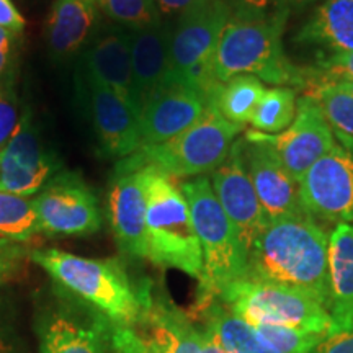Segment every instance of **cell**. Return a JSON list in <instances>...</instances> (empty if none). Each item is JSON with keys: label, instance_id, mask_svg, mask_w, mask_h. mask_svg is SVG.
Returning <instances> with one entry per match:
<instances>
[{"label": "cell", "instance_id": "obj_1", "mask_svg": "<svg viewBox=\"0 0 353 353\" xmlns=\"http://www.w3.org/2000/svg\"><path fill=\"white\" fill-rule=\"evenodd\" d=\"M247 276L304 291L329 311V239L309 216L270 221L249 250Z\"/></svg>", "mask_w": 353, "mask_h": 353}, {"label": "cell", "instance_id": "obj_2", "mask_svg": "<svg viewBox=\"0 0 353 353\" xmlns=\"http://www.w3.org/2000/svg\"><path fill=\"white\" fill-rule=\"evenodd\" d=\"M288 10L273 13L247 12L239 8L224 26L213 61V81L250 74L273 87L304 88V68H298L283 51V32Z\"/></svg>", "mask_w": 353, "mask_h": 353}, {"label": "cell", "instance_id": "obj_3", "mask_svg": "<svg viewBox=\"0 0 353 353\" xmlns=\"http://www.w3.org/2000/svg\"><path fill=\"white\" fill-rule=\"evenodd\" d=\"M30 257L56 285L114 325L132 327L143 316L149 281L132 283L114 259H88L59 249L33 250Z\"/></svg>", "mask_w": 353, "mask_h": 353}, {"label": "cell", "instance_id": "obj_4", "mask_svg": "<svg viewBox=\"0 0 353 353\" xmlns=\"http://www.w3.org/2000/svg\"><path fill=\"white\" fill-rule=\"evenodd\" d=\"M187 196L203 254V272L196 293V307L203 312L218 301L236 281L247 276L249 252L236 228L224 213L206 175L180 185Z\"/></svg>", "mask_w": 353, "mask_h": 353}, {"label": "cell", "instance_id": "obj_5", "mask_svg": "<svg viewBox=\"0 0 353 353\" xmlns=\"http://www.w3.org/2000/svg\"><path fill=\"white\" fill-rule=\"evenodd\" d=\"M145 259L156 267L174 268L200 280L203 254L187 196L175 180L144 165Z\"/></svg>", "mask_w": 353, "mask_h": 353}, {"label": "cell", "instance_id": "obj_6", "mask_svg": "<svg viewBox=\"0 0 353 353\" xmlns=\"http://www.w3.org/2000/svg\"><path fill=\"white\" fill-rule=\"evenodd\" d=\"M244 126L234 125L213 105L192 128L167 143L141 148L121 159L131 167L151 165L172 179H195L213 174L226 161Z\"/></svg>", "mask_w": 353, "mask_h": 353}, {"label": "cell", "instance_id": "obj_7", "mask_svg": "<svg viewBox=\"0 0 353 353\" xmlns=\"http://www.w3.org/2000/svg\"><path fill=\"white\" fill-rule=\"evenodd\" d=\"M232 10L226 0H201L179 17L169 37V82L196 88L208 97L219 85L213 81V61Z\"/></svg>", "mask_w": 353, "mask_h": 353}, {"label": "cell", "instance_id": "obj_8", "mask_svg": "<svg viewBox=\"0 0 353 353\" xmlns=\"http://www.w3.org/2000/svg\"><path fill=\"white\" fill-rule=\"evenodd\" d=\"M219 299L250 325L272 324L334 334L327 309L307 293L290 286L245 276L229 286Z\"/></svg>", "mask_w": 353, "mask_h": 353}, {"label": "cell", "instance_id": "obj_9", "mask_svg": "<svg viewBox=\"0 0 353 353\" xmlns=\"http://www.w3.org/2000/svg\"><path fill=\"white\" fill-rule=\"evenodd\" d=\"M39 232L52 237H83L99 232L101 210L99 198L85 179L63 170L33 198Z\"/></svg>", "mask_w": 353, "mask_h": 353}, {"label": "cell", "instance_id": "obj_10", "mask_svg": "<svg viewBox=\"0 0 353 353\" xmlns=\"http://www.w3.org/2000/svg\"><path fill=\"white\" fill-rule=\"evenodd\" d=\"M335 144L299 182L303 208L312 219L353 221V139L335 134Z\"/></svg>", "mask_w": 353, "mask_h": 353}, {"label": "cell", "instance_id": "obj_11", "mask_svg": "<svg viewBox=\"0 0 353 353\" xmlns=\"http://www.w3.org/2000/svg\"><path fill=\"white\" fill-rule=\"evenodd\" d=\"M64 170V162L51 148L30 110L0 152V192L25 198L37 196L52 176Z\"/></svg>", "mask_w": 353, "mask_h": 353}, {"label": "cell", "instance_id": "obj_12", "mask_svg": "<svg viewBox=\"0 0 353 353\" xmlns=\"http://www.w3.org/2000/svg\"><path fill=\"white\" fill-rule=\"evenodd\" d=\"M108 324L103 316L64 291L39 317V352L108 353Z\"/></svg>", "mask_w": 353, "mask_h": 353}, {"label": "cell", "instance_id": "obj_13", "mask_svg": "<svg viewBox=\"0 0 353 353\" xmlns=\"http://www.w3.org/2000/svg\"><path fill=\"white\" fill-rule=\"evenodd\" d=\"M77 90L101 154L121 161L138 152L141 149L139 113L134 107L105 83L79 70Z\"/></svg>", "mask_w": 353, "mask_h": 353}, {"label": "cell", "instance_id": "obj_14", "mask_svg": "<svg viewBox=\"0 0 353 353\" xmlns=\"http://www.w3.org/2000/svg\"><path fill=\"white\" fill-rule=\"evenodd\" d=\"M245 138L267 144L298 183L337 141L319 105L307 95H303L298 101L296 118L288 130L278 134L249 131Z\"/></svg>", "mask_w": 353, "mask_h": 353}, {"label": "cell", "instance_id": "obj_15", "mask_svg": "<svg viewBox=\"0 0 353 353\" xmlns=\"http://www.w3.org/2000/svg\"><path fill=\"white\" fill-rule=\"evenodd\" d=\"M210 180L219 205L249 252L268 221L247 170L244 139L234 143L228 159L211 174Z\"/></svg>", "mask_w": 353, "mask_h": 353}, {"label": "cell", "instance_id": "obj_16", "mask_svg": "<svg viewBox=\"0 0 353 353\" xmlns=\"http://www.w3.org/2000/svg\"><path fill=\"white\" fill-rule=\"evenodd\" d=\"M211 107L208 97L182 83H167L139 114L141 148L167 143L192 128Z\"/></svg>", "mask_w": 353, "mask_h": 353}, {"label": "cell", "instance_id": "obj_17", "mask_svg": "<svg viewBox=\"0 0 353 353\" xmlns=\"http://www.w3.org/2000/svg\"><path fill=\"white\" fill-rule=\"evenodd\" d=\"M108 214L118 247L126 257L145 259V193L143 169L120 161L108 192Z\"/></svg>", "mask_w": 353, "mask_h": 353}, {"label": "cell", "instance_id": "obj_18", "mask_svg": "<svg viewBox=\"0 0 353 353\" xmlns=\"http://www.w3.org/2000/svg\"><path fill=\"white\" fill-rule=\"evenodd\" d=\"M244 159L268 223L307 216L303 208L299 183L267 144L244 138Z\"/></svg>", "mask_w": 353, "mask_h": 353}, {"label": "cell", "instance_id": "obj_19", "mask_svg": "<svg viewBox=\"0 0 353 353\" xmlns=\"http://www.w3.org/2000/svg\"><path fill=\"white\" fill-rule=\"evenodd\" d=\"M79 61V72L105 83L138 112L132 90L130 30L112 21L100 23Z\"/></svg>", "mask_w": 353, "mask_h": 353}, {"label": "cell", "instance_id": "obj_20", "mask_svg": "<svg viewBox=\"0 0 353 353\" xmlns=\"http://www.w3.org/2000/svg\"><path fill=\"white\" fill-rule=\"evenodd\" d=\"M134 330L161 353H203L201 330L182 309L157 293L152 283H149L143 316Z\"/></svg>", "mask_w": 353, "mask_h": 353}, {"label": "cell", "instance_id": "obj_21", "mask_svg": "<svg viewBox=\"0 0 353 353\" xmlns=\"http://www.w3.org/2000/svg\"><path fill=\"white\" fill-rule=\"evenodd\" d=\"M134 103L141 114L144 105L169 82L170 28L162 23L130 30Z\"/></svg>", "mask_w": 353, "mask_h": 353}, {"label": "cell", "instance_id": "obj_22", "mask_svg": "<svg viewBox=\"0 0 353 353\" xmlns=\"http://www.w3.org/2000/svg\"><path fill=\"white\" fill-rule=\"evenodd\" d=\"M97 0H54L46 21V41L56 61L81 56L99 28Z\"/></svg>", "mask_w": 353, "mask_h": 353}, {"label": "cell", "instance_id": "obj_23", "mask_svg": "<svg viewBox=\"0 0 353 353\" xmlns=\"http://www.w3.org/2000/svg\"><path fill=\"white\" fill-rule=\"evenodd\" d=\"M329 314L334 332L353 330V226L337 224L329 237Z\"/></svg>", "mask_w": 353, "mask_h": 353}, {"label": "cell", "instance_id": "obj_24", "mask_svg": "<svg viewBox=\"0 0 353 353\" xmlns=\"http://www.w3.org/2000/svg\"><path fill=\"white\" fill-rule=\"evenodd\" d=\"M294 41L322 51H353V0H325L309 17Z\"/></svg>", "mask_w": 353, "mask_h": 353}, {"label": "cell", "instance_id": "obj_25", "mask_svg": "<svg viewBox=\"0 0 353 353\" xmlns=\"http://www.w3.org/2000/svg\"><path fill=\"white\" fill-rule=\"evenodd\" d=\"M206 330L228 353H280L259 337L252 325L218 301L203 311Z\"/></svg>", "mask_w": 353, "mask_h": 353}, {"label": "cell", "instance_id": "obj_26", "mask_svg": "<svg viewBox=\"0 0 353 353\" xmlns=\"http://www.w3.org/2000/svg\"><path fill=\"white\" fill-rule=\"evenodd\" d=\"M265 92L263 82L250 74H242L219 83L210 99V105L234 125L244 126L257 108Z\"/></svg>", "mask_w": 353, "mask_h": 353}, {"label": "cell", "instance_id": "obj_27", "mask_svg": "<svg viewBox=\"0 0 353 353\" xmlns=\"http://www.w3.org/2000/svg\"><path fill=\"white\" fill-rule=\"evenodd\" d=\"M296 90L291 87L265 88L262 99L250 118L255 131L278 134L291 126L296 118Z\"/></svg>", "mask_w": 353, "mask_h": 353}, {"label": "cell", "instance_id": "obj_28", "mask_svg": "<svg viewBox=\"0 0 353 353\" xmlns=\"http://www.w3.org/2000/svg\"><path fill=\"white\" fill-rule=\"evenodd\" d=\"M39 234L33 198L0 192V241L21 244Z\"/></svg>", "mask_w": 353, "mask_h": 353}, {"label": "cell", "instance_id": "obj_29", "mask_svg": "<svg viewBox=\"0 0 353 353\" xmlns=\"http://www.w3.org/2000/svg\"><path fill=\"white\" fill-rule=\"evenodd\" d=\"M304 95L319 105L321 112L332 126L334 134L353 139V97L334 83H314L304 88Z\"/></svg>", "mask_w": 353, "mask_h": 353}, {"label": "cell", "instance_id": "obj_30", "mask_svg": "<svg viewBox=\"0 0 353 353\" xmlns=\"http://www.w3.org/2000/svg\"><path fill=\"white\" fill-rule=\"evenodd\" d=\"M255 332L262 341L280 353H312L329 334L317 330L285 327V325L254 324Z\"/></svg>", "mask_w": 353, "mask_h": 353}, {"label": "cell", "instance_id": "obj_31", "mask_svg": "<svg viewBox=\"0 0 353 353\" xmlns=\"http://www.w3.org/2000/svg\"><path fill=\"white\" fill-rule=\"evenodd\" d=\"M97 3L108 21L128 30L162 23V13L154 0H97Z\"/></svg>", "mask_w": 353, "mask_h": 353}, {"label": "cell", "instance_id": "obj_32", "mask_svg": "<svg viewBox=\"0 0 353 353\" xmlns=\"http://www.w3.org/2000/svg\"><path fill=\"white\" fill-rule=\"evenodd\" d=\"M304 76H306L304 88L314 85V83H335L353 81V51L321 56L317 59L316 68L304 69Z\"/></svg>", "mask_w": 353, "mask_h": 353}, {"label": "cell", "instance_id": "obj_33", "mask_svg": "<svg viewBox=\"0 0 353 353\" xmlns=\"http://www.w3.org/2000/svg\"><path fill=\"white\" fill-rule=\"evenodd\" d=\"M21 117L12 72L0 82V152L19 130Z\"/></svg>", "mask_w": 353, "mask_h": 353}, {"label": "cell", "instance_id": "obj_34", "mask_svg": "<svg viewBox=\"0 0 353 353\" xmlns=\"http://www.w3.org/2000/svg\"><path fill=\"white\" fill-rule=\"evenodd\" d=\"M108 353H161L132 327L108 324Z\"/></svg>", "mask_w": 353, "mask_h": 353}, {"label": "cell", "instance_id": "obj_35", "mask_svg": "<svg viewBox=\"0 0 353 353\" xmlns=\"http://www.w3.org/2000/svg\"><path fill=\"white\" fill-rule=\"evenodd\" d=\"M25 257V250L20 245L13 244V242L0 241V281L8 276L19 268L21 259Z\"/></svg>", "mask_w": 353, "mask_h": 353}, {"label": "cell", "instance_id": "obj_36", "mask_svg": "<svg viewBox=\"0 0 353 353\" xmlns=\"http://www.w3.org/2000/svg\"><path fill=\"white\" fill-rule=\"evenodd\" d=\"M25 26L26 21L21 17L19 8L15 7V3L12 0H0V28L20 37L23 33Z\"/></svg>", "mask_w": 353, "mask_h": 353}, {"label": "cell", "instance_id": "obj_37", "mask_svg": "<svg viewBox=\"0 0 353 353\" xmlns=\"http://www.w3.org/2000/svg\"><path fill=\"white\" fill-rule=\"evenodd\" d=\"M312 353H353V330L330 334Z\"/></svg>", "mask_w": 353, "mask_h": 353}, {"label": "cell", "instance_id": "obj_38", "mask_svg": "<svg viewBox=\"0 0 353 353\" xmlns=\"http://www.w3.org/2000/svg\"><path fill=\"white\" fill-rule=\"evenodd\" d=\"M17 34L0 28V82L10 74L13 54H15Z\"/></svg>", "mask_w": 353, "mask_h": 353}, {"label": "cell", "instance_id": "obj_39", "mask_svg": "<svg viewBox=\"0 0 353 353\" xmlns=\"http://www.w3.org/2000/svg\"><path fill=\"white\" fill-rule=\"evenodd\" d=\"M157 3L161 13H167V15H182L192 7H195L201 0H154Z\"/></svg>", "mask_w": 353, "mask_h": 353}, {"label": "cell", "instance_id": "obj_40", "mask_svg": "<svg viewBox=\"0 0 353 353\" xmlns=\"http://www.w3.org/2000/svg\"><path fill=\"white\" fill-rule=\"evenodd\" d=\"M0 353H23L19 343L13 341L12 332L0 324Z\"/></svg>", "mask_w": 353, "mask_h": 353}, {"label": "cell", "instance_id": "obj_41", "mask_svg": "<svg viewBox=\"0 0 353 353\" xmlns=\"http://www.w3.org/2000/svg\"><path fill=\"white\" fill-rule=\"evenodd\" d=\"M239 2H241L239 8H242V10L262 13V12H267L272 6H276L278 0H239Z\"/></svg>", "mask_w": 353, "mask_h": 353}, {"label": "cell", "instance_id": "obj_42", "mask_svg": "<svg viewBox=\"0 0 353 353\" xmlns=\"http://www.w3.org/2000/svg\"><path fill=\"white\" fill-rule=\"evenodd\" d=\"M201 352L203 353H228L223 347L219 345V342L213 337V334L208 330H201Z\"/></svg>", "mask_w": 353, "mask_h": 353}, {"label": "cell", "instance_id": "obj_43", "mask_svg": "<svg viewBox=\"0 0 353 353\" xmlns=\"http://www.w3.org/2000/svg\"><path fill=\"white\" fill-rule=\"evenodd\" d=\"M334 85H337L341 90L345 92V94L353 97V81H345V82H335Z\"/></svg>", "mask_w": 353, "mask_h": 353}, {"label": "cell", "instance_id": "obj_44", "mask_svg": "<svg viewBox=\"0 0 353 353\" xmlns=\"http://www.w3.org/2000/svg\"><path fill=\"white\" fill-rule=\"evenodd\" d=\"M286 2H309V0H286Z\"/></svg>", "mask_w": 353, "mask_h": 353}, {"label": "cell", "instance_id": "obj_45", "mask_svg": "<svg viewBox=\"0 0 353 353\" xmlns=\"http://www.w3.org/2000/svg\"><path fill=\"white\" fill-rule=\"evenodd\" d=\"M0 285H2V281H0Z\"/></svg>", "mask_w": 353, "mask_h": 353}]
</instances>
